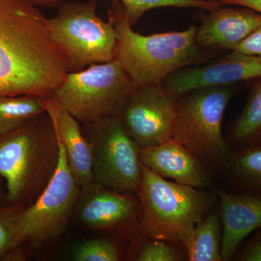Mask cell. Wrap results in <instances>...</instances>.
Returning <instances> with one entry per match:
<instances>
[{
    "label": "cell",
    "mask_w": 261,
    "mask_h": 261,
    "mask_svg": "<svg viewBox=\"0 0 261 261\" xmlns=\"http://www.w3.org/2000/svg\"><path fill=\"white\" fill-rule=\"evenodd\" d=\"M32 0H0V94L53 93L70 71Z\"/></svg>",
    "instance_id": "1"
},
{
    "label": "cell",
    "mask_w": 261,
    "mask_h": 261,
    "mask_svg": "<svg viewBox=\"0 0 261 261\" xmlns=\"http://www.w3.org/2000/svg\"><path fill=\"white\" fill-rule=\"evenodd\" d=\"M56 124L47 111L0 135V176L9 205L30 207L42 195L59 162Z\"/></svg>",
    "instance_id": "2"
},
{
    "label": "cell",
    "mask_w": 261,
    "mask_h": 261,
    "mask_svg": "<svg viewBox=\"0 0 261 261\" xmlns=\"http://www.w3.org/2000/svg\"><path fill=\"white\" fill-rule=\"evenodd\" d=\"M108 16L117 32L115 60L136 88L162 84L168 75L202 59V49L195 42V25L183 32L142 35L132 29L119 0L108 8Z\"/></svg>",
    "instance_id": "3"
},
{
    "label": "cell",
    "mask_w": 261,
    "mask_h": 261,
    "mask_svg": "<svg viewBox=\"0 0 261 261\" xmlns=\"http://www.w3.org/2000/svg\"><path fill=\"white\" fill-rule=\"evenodd\" d=\"M140 228L152 240L185 247L197 224L214 204V197L199 189L168 181L142 166Z\"/></svg>",
    "instance_id": "4"
},
{
    "label": "cell",
    "mask_w": 261,
    "mask_h": 261,
    "mask_svg": "<svg viewBox=\"0 0 261 261\" xmlns=\"http://www.w3.org/2000/svg\"><path fill=\"white\" fill-rule=\"evenodd\" d=\"M233 93L232 86L205 87L176 99L173 140L202 163L228 165L231 154L223 135L222 124Z\"/></svg>",
    "instance_id": "5"
},
{
    "label": "cell",
    "mask_w": 261,
    "mask_h": 261,
    "mask_svg": "<svg viewBox=\"0 0 261 261\" xmlns=\"http://www.w3.org/2000/svg\"><path fill=\"white\" fill-rule=\"evenodd\" d=\"M47 18L53 42L66 57L70 71L115 60L117 32L112 22L97 14L96 0L65 2Z\"/></svg>",
    "instance_id": "6"
},
{
    "label": "cell",
    "mask_w": 261,
    "mask_h": 261,
    "mask_svg": "<svg viewBox=\"0 0 261 261\" xmlns=\"http://www.w3.org/2000/svg\"><path fill=\"white\" fill-rule=\"evenodd\" d=\"M136 87L116 60L69 71L54 91L58 103L81 125L119 116Z\"/></svg>",
    "instance_id": "7"
},
{
    "label": "cell",
    "mask_w": 261,
    "mask_h": 261,
    "mask_svg": "<svg viewBox=\"0 0 261 261\" xmlns=\"http://www.w3.org/2000/svg\"><path fill=\"white\" fill-rule=\"evenodd\" d=\"M82 130L93 146L94 181L113 191L137 195L142 182L140 148L119 116L82 125Z\"/></svg>",
    "instance_id": "8"
},
{
    "label": "cell",
    "mask_w": 261,
    "mask_h": 261,
    "mask_svg": "<svg viewBox=\"0 0 261 261\" xmlns=\"http://www.w3.org/2000/svg\"><path fill=\"white\" fill-rule=\"evenodd\" d=\"M59 144V162L56 172L42 195L20 215L15 247L24 245L37 247L59 238L75 211L81 187L70 171L60 139Z\"/></svg>",
    "instance_id": "9"
},
{
    "label": "cell",
    "mask_w": 261,
    "mask_h": 261,
    "mask_svg": "<svg viewBox=\"0 0 261 261\" xmlns=\"http://www.w3.org/2000/svg\"><path fill=\"white\" fill-rule=\"evenodd\" d=\"M177 97L161 84L136 88L119 115L128 135L140 149L172 140Z\"/></svg>",
    "instance_id": "10"
},
{
    "label": "cell",
    "mask_w": 261,
    "mask_h": 261,
    "mask_svg": "<svg viewBox=\"0 0 261 261\" xmlns=\"http://www.w3.org/2000/svg\"><path fill=\"white\" fill-rule=\"evenodd\" d=\"M260 78V57L233 50L208 64L176 70L161 85L168 93L178 97L197 89L232 86Z\"/></svg>",
    "instance_id": "11"
},
{
    "label": "cell",
    "mask_w": 261,
    "mask_h": 261,
    "mask_svg": "<svg viewBox=\"0 0 261 261\" xmlns=\"http://www.w3.org/2000/svg\"><path fill=\"white\" fill-rule=\"evenodd\" d=\"M75 212L93 230H121L140 221V204L133 194L119 193L96 181L81 187Z\"/></svg>",
    "instance_id": "12"
},
{
    "label": "cell",
    "mask_w": 261,
    "mask_h": 261,
    "mask_svg": "<svg viewBox=\"0 0 261 261\" xmlns=\"http://www.w3.org/2000/svg\"><path fill=\"white\" fill-rule=\"evenodd\" d=\"M222 225V261L234 257L248 235L261 228V196L249 192L233 194L216 190Z\"/></svg>",
    "instance_id": "13"
},
{
    "label": "cell",
    "mask_w": 261,
    "mask_h": 261,
    "mask_svg": "<svg viewBox=\"0 0 261 261\" xmlns=\"http://www.w3.org/2000/svg\"><path fill=\"white\" fill-rule=\"evenodd\" d=\"M223 6L210 10L196 29L195 42L200 49L234 50L261 24V14L255 10Z\"/></svg>",
    "instance_id": "14"
},
{
    "label": "cell",
    "mask_w": 261,
    "mask_h": 261,
    "mask_svg": "<svg viewBox=\"0 0 261 261\" xmlns=\"http://www.w3.org/2000/svg\"><path fill=\"white\" fill-rule=\"evenodd\" d=\"M141 162L160 176L197 189L210 185L203 163L176 140L140 149Z\"/></svg>",
    "instance_id": "15"
},
{
    "label": "cell",
    "mask_w": 261,
    "mask_h": 261,
    "mask_svg": "<svg viewBox=\"0 0 261 261\" xmlns=\"http://www.w3.org/2000/svg\"><path fill=\"white\" fill-rule=\"evenodd\" d=\"M46 111L54 120L58 137L64 147L68 166L80 187L94 181L92 144L84 135L82 125L58 103L54 93L46 98Z\"/></svg>",
    "instance_id": "16"
},
{
    "label": "cell",
    "mask_w": 261,
    "mask_h": 261,
    "mask_svg": "<svg viewBox=\"0 0 261 261\" xmlns=\"http://www.w3.org/2000/svg\"><path fill=\"white\" fill-rule=\"evenodd\" d=\"M221 221L217 213L207 214L197 224L185 247L190 261H222Z\"/></svg>",
    "instance_id": "17"
},
{
    "label": "cell",
    "mask_w": 261,
    "mask_h": 261,
    "mask_svg": "<svg viewBox=\"0 0 261 261\" xmlns=\"http://www.w3.org/2000/svg\"><path fill=\"white\" fill-rule=\"evenodd\" d=\"M47 96L0 94V135L45 112Z\"/></svg>",
    "instance_id": "18"
},
{
    "label": "cell",
    "mask_w": 261,
    "mask_h": 261,
    "mask_svg": "<svg viewBox=\"0 0 261 261\" xmlns=\"http://www.w3.org/2000/svg\"><path fill=\"white\" fill-rule=\"evenodd\" d=\"M231 176L243 192L261 196V142L240 146L228 163Z\"/></svg>",
    "instance_id": "19"
},
{
    "label": "cell",
    "mask_w": 261,
    "mask_h": 261,
    "mask_svg": "<svg viewBox=\"0 0 261 261\" xmlns=\"http://www.w3.org/2000/svg\"><path fill=\"white\" fill-rule=\"evenodd\" d=\"M231 139L238 146L261 139V78L252 86L243 111L233 123Z\"/></svg>",
    "instance_id": "20"
},
{
    "label": "cell",
    "mask_w": 261,
    "mask_h": 261,
    "mask_svg": "<svg viewBox=\"0 0 261 261\" xmlns=\"http://www.w3.org/2000/svg\"><path fill=\"white\" fill-rule=\"evenodd\" d=\"M126 10L127 18L132 27L149 10L161 8H200L213 10L222 6L219 3L205 0H119Z\"/></svg>",
    "instance_id": "21"
},
{
    "label": "cell",
    "mask_w": 261,
    "mask_h": 261,
    "mask_svg": "<svg viewBox=\"0 0 261 261\" xmlns=\"http://www.w3.org/2000/svg\"><path fill=\"white\" fill-rule=\"evenodd\" d=\"M75 261H117L120 253L116 244L106 239H93L82 242L73 250Z\"/></svg>",
    "instance_id": "22"
},
{
    "label": "cell",
    "mask_w": 261,
    "mask_h": 261,
    "mask_svg": "<svg viewBox=\"0 0 261 261\" xmlns=\"http://www.w3.org/2000/svg\"><path fill=\"white\" fill-rule=\"evenodd\" d=\"M23 210L14 205L0 207V260L15 246L19 220Z\"/></svg>",
    "instance_id": "23"
},
{
    "label": "cell",
    "mask_w": 261,
    "mask_h": 261,
    "mask_svg": "<svg viewBox=\"0 0 261 261\" xmlns=\"http://www.w3.org/2000/svg\"><path fill=\"white\" fill-rule=\"evenodd\" d=\"M162 240H153L145 244L141 249L137 260L176 261L179 260L178 252Z\"/></svg>",
    "instance_id": "24"
},
{
    "label": "cell",
    "mask_w": 261,
    "mask_h": 261,
    "mask_svg": "<svg viewBox=\"0 0 261 261\" xmlns=\"http://www.w3.org/2000/svg\"><path fill=\"white\" fill-rule=\"evenodd\" d=\"M235 255L238 260L261 261V228Z\"/></svg>",
    "instance_id": "25"
},
{
    "label": "cell",
    "mask_w": 261,
    "mask_h": 261,
    "mask_svg": "<svg viewBox=\"0 0 261 261\" xmlns=\"http://www.w3.org/2000/svg\"><path fill=\"white\" fill-rule=\"evenodd\" d=\"M234 51L261 58V24L249 37L237 46Z\"/></svg>",
    "instance_id": "26"
},
{
    "label": "cell",
    "mask_w": 261,
    "mask_h": 261,
    "mask_svg": "<svg viewBox=\"0 0 261 261\" xmlns=\"http://www.w3.org/2000/svg\"><path fill=\"white\" fill-rule=\"evenodd\" d=\"M223 5H237L255 10L261 14V0H224Z\"/></svg>",
    "instance_id": "27"
},
{
    "label": "cell",
    "mask_w": 261,
    "mask_h": 261,
    "mask_svg": "<svg viewBox=\"0 0 261 261\" xmlns=\"http://www.w3.org/2000/svg\"><path fill=\"white\" fill-rule=\"evenodd\" d=\"M34 5L42 8H57L67 0H32Z\"/></svg>",
    "instance_id": "28"
},
{
    "label": "cell",
    "mask_w": 261,
    "mask_h": 261,
    "mask_svg": "<svg viewBox=\"0 0 261 261\" xmlns=\"http://www.w3.org/2000/svg\"><path fill=\"white\" fill-rule=\"evenodd\" d=\"M8 205H9L8 200V190L5 180L0 176V207Z\"/></svg>",
    "instance_id": "29"
},
{
    "label": "cell",
    "mask_w": 261,
    "mask_h": 261,
    "mask_svg": "<svg viewBox=\"0 0 261 261\" xmlns=\"http://www.w3.org/2000/svg\"><path fill=\"white\" fill-rule=\"evenodd\" d=\"M205 1L212 2V3H219L221 4L224 0H205Z\"/></svg>",
    "instance_id": "30"
},
{
    "label": "cell",
    "mask_w": 261,
    "mask_h": 261,
    "mask_svg": "<svg viewBox=\"0 0 261 261\" xmlns=\"http://www.w3.org/2000/svg\"><path fill=\"white\" fill-rule=\"evenodd\" d=\"M257 141H258V142H261V139H260V140H257ZM257 141H255V142H257Z\"/></svg>",
    "instance_id": "31"
}]
</instances>
